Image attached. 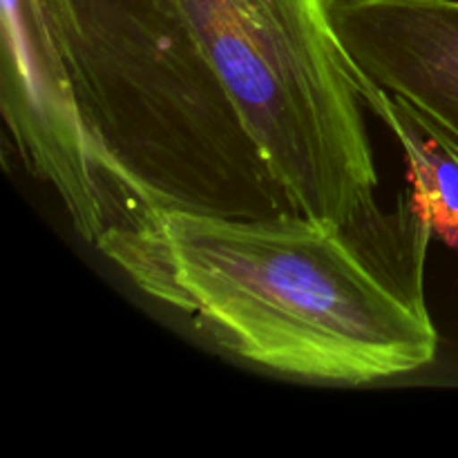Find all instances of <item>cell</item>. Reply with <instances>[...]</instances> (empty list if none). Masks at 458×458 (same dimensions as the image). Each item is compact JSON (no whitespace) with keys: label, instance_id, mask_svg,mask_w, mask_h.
Returning <instances> with one entry per match:
<instances>
[{"label":"cell","instance_id":"6da1fadb","mask_svg":"<svg viewBox=\"0 0 458 458\" xmlns=\"http://www.w3.org/2000/svg\"><path fill=\"white\" fill-rule=\"evenodd\" d=\"M432 235L410 201L347 228L295 210H155L97 249L237 358L298 378L369 385L437 360L423 289Z\"/></svg>","mask_w":458,"mask_h":458},{"label":"cell","instance_id":"7a4b0ae2","mask_svg":"<svg viewBox=\"0 0 458 458\" xmlns=\"http://www.w3.org/2000/svg\"><path fill=\"white\" fill-rule=\"evenodd\" d=\"M31 4L137 226L155 210L293 213L179 0Z\"/></svg>","mask_w":458,"mask_h":458},{"label":"cell","instance_id":"3957f363","mask_svg":"<svg viewBox=\"0 0 458 458\" xmlns=\"http://www.w3.org/2000/svg\"><path fill=\"white\" fill-rule=\"evenodd\" d=\"M295 210L347 228L378 219L360 74L327 0H179Z\"/></svg>","mask_w":458,"mask_h":458},{"label":"cell","instance_id":"277c9868","mask_svg":"<svg viewBox=\"0 0 458 458\" xmlns=\"http://www.w3.org/2000/svg\"><path fill=\"white\" fill-rule=\"evenodd\" d=\"M3 114L31 174L52 183L89 244L134 228L132 208L98 159L61 58L31 0H3Z\"/></svg>","mask_w":458,"mask_h":458},{"label":"cell","instance_id":"5b68a950","mask_svg":"<svg viewBox=\"0 0 458 458\" xmlns=\"http://www.w3.org/2000/svg\"><path fill=\"white\" fill-rule=\"evenodd\" d=\"M358 74L407 98L458 143V0H327Z\"/></svg>","mask_w":458,"mask_h":458},{"label":"cell","instance_id":"8992f818","mask_svg":"<svg viewBox=\"0 0 458 458\" xmlns=\"http://www.w3.org/2000/svg\"><path fill=\"white\" fill-rule=\"evenodd\" d=\"M362 101L387 123L405 152L414 213L458 250V143L407 98L360 74Z\"/></svg>","mask_w":458,"mask_h":458}]
</instances>
